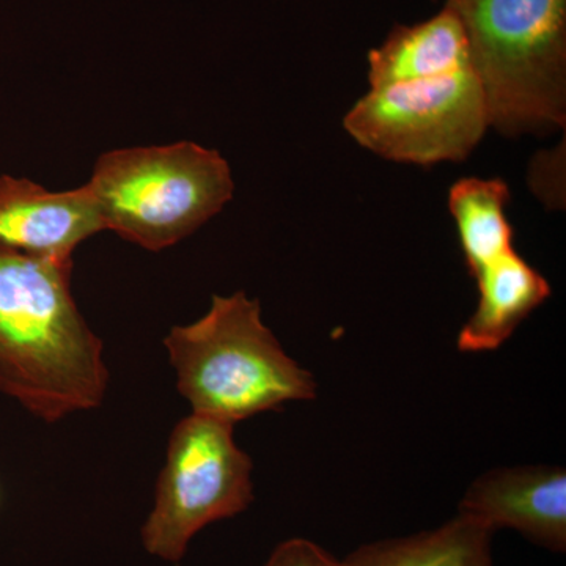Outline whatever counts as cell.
<instances>
[{"label":"cell","instance_id":"obj_13","mask_svg":"<svg viewBox=\"0 0 566 566\" xmlns=\"http://www.w3.org/2000/svg\"><path fill=\"white\" fill-rule=\"evenodd\" d=\"M263 566H345L311 539L292 538L281 543Z\"/></svg>","mask_w":566,"mask_h":566},{"label":"cell","instance_id":"obj_9","mask_svg":"<svg viewBox=\"0 0 566 566\" xmlns=\"http://www.w3.org/2000/svg\"><path fill=\"white\" fill-rule=\"evenodd\" d=\"M468 70H472L468 36L463 22L449 6L419 24L397 25L385 43L368 54L370 88Z\"/></svg>","mask_w":566,"mask_h":566},{"label":"cell","instance_id":"obj_10","mask_svg":"<svg viewBox=\"0 0 566 566\" xmlns=\"http://www.w3.org/2000/svg\"><path fill=\"white\" fill-rule=\"evenodd\" d=\"M475 281L479 304L458 335V349L463 353L501 348L551 296L549 282L516 251L490 264Z\"/></svg>","mask_w":566,"mask_h":566},{"label":"cell","instance_id":"obj_6","mask_svg":"<svg viewBox=\"0 0 566 566\" xmlns=\"http://www.w3.org/2000/svg\"><path fill=\"white\" fill-rule=\"evenodd\" d=\"M344 126L367 150L394 163L464 161L490 128L474 71L370 88Z\"/></svg>","mask_w":566,"mask_h":566},{"label":"cell","instance_id":"obj_5","mask_svg":"<svg viewBox=\"0 0 566 566\" xmlns=\"http://www.w3.org/2000/svg\"><path fill=\"white\" fill-rule=\"evenodd\" d=\"M233 427L192 412L174 428L155 504L140 528L150 556L178 564L202 528L252 504L253 464L234 442Z\"/></svg>","mask_w":566,"mask_h":566},{"label":"cell","instance_id":"obj_4","mask_svg":"<svg viewBox=\"0 0 566 566\" xmlns=\"http://www.w3.org/2000/svg\"><path fill=\"white\" fill-rule=\"evenodd\" d=\"M87 188L104 230L161 252L219 214L234 181L221 153L182 140L103 153Z\"/></svg>","mask_w":566,"mask_h":566},{"label":"cell","instance_id":"obj_2","mask_svg":"<svg viewBox=\"0 0 566 566\" xmlns=\"http://www.w3.org/2000/svg\"><path fill=\"white\" fill-rule=\"evenodd\" d=\"M164 346L193 415L234 424L316 397L314 376L283 352L244 292L212 296L207 315L172 327Z\"/></svg>","mask_w":566,"mask_h":566},{"label":"cell","instance_id":"obj_12","mask_svg":"<svg viewBox=\"0 0 566 566\" xmlns=\"http://www.w3.org/2000/svg\"><path fill=\"white\" fill-rule=\"evenodd\" d=\"M510 200L512 192L499 178H464L450 188V214L465 266L474 279L490 264L515 252V233L506 218Z\"/></svg>","mask_w":566,"mask_h":566},{"label":"cell","instance_id":"obj_7","mask_svg":"<svg viewBox=\"0 0 566 566\" xmlns=\"http://www.w3.org/2000/svg\"><path fill=\"white\" fill-rule=\"evenodd\" d=\"M458 512L497 532L512 528L554 553L566 549V472L558 465L499 468L476 479Z\"/></svg>","mask_w":566,"mask_h":566},{"label":"cell","instance_id":"obj_3","mask_svg":"<svg viewBox=\"0 0 566 566\" xmlns=\"http://www.w3.org/2000/svg\"><path fill=\"white\" fill-rule=\"evenodd\" d=\"M463 22L490 128L545 136L566 123V0H446Z\"/></svg>","mask_w":566,"mask_h":566},{"label":"cell","instance_id":"obj_11","mask_svg":"<svg viewBox=\"0 0 566 566\" xmlns=\"http://www.w3.org/2000/svg\"><path fill=\"white\" fill-rule=\"evenodd\" d=\"M494 531L476 517L458 516L433 531L357 547L345 566H494Z\"/></svg>","mask_w":566,"mask_h":566},{"label":"cell","instance_id":"obj_1","mask_svg":"<svg viewBox=\"0 0 566 566\" xmlns=\"http://www.w3.org/2000/svg\"><path fill=\"white\" fill-rule=\"evenodd\" d=\"M73 262L0 244V394L46 423L103 405L104 345L71 292Z\"/></svg>","mask_w":566,"mask_h":566},{"label":"cell","instance_id":"obj_8","mask_svg":"<svg viewBox=\"0 0 566 566\" xmlns=\"http://www.w3.org/2000/svg\"><path fill=\"white\" fill-rule=\"evenodd\" d=\"M103 230L87 185L54 192L28 178L0 177V244L73 262L77 245Z\"/></svg>","mask_w":566,"mask_h":566}]
</instances>
